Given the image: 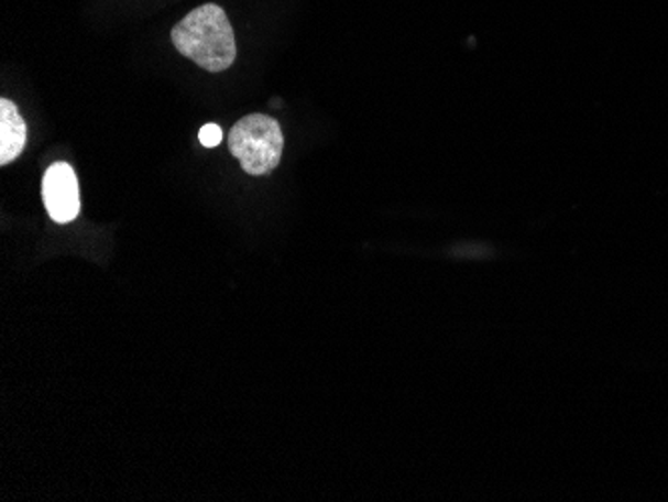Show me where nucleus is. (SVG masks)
Returning a JSON list of instances; mask_svg holds the SVG:
<instances>
[{
    "instance_id": "20e7f679",
    "label": "nucleus",
    "mask_w": 668,
    "mask_h": 502,
    "mask_svg": "<svg viewBox=\"0 0 668 502\" xmlns=\"http://www.w3.org/2000/svg\"><path fill=\"white\" fill-rule=\"evenodd\" d=\"M26 134L29 129L17 105L9 99L0 100V164L19 159L26 146Z\"/></svg>"
},
{
    "instance_id": "f03ea898",
    "label": "nucleus",
    "mask_w": 668,
    "mask_h": 502,
    "mask_svg": "<svg viewBox=\"0 0 668 502\" xmlns=\"http://www.w3.org/2000/svg\"><path fill=\"white\" fill-rule=\"evenodd\" d=\"M229 149L247 175L264 176L281 163L285 137L273 117L254 112L232 127Z\"/></svg>"
},
{
    "instance_id": "7ed1b4c3",
    "label": "nucleus",
    "mask_w": 668,
    "mask_h": 502,
    "mask_svg": "<svg viewBox=\"0 0 668 502\" xmlns=\"http://www.w3.org/2000/svg\"><path fill=\"white\" fill-rule=\"evenodd\" d=\"M44 208L58 225H68L80 212V193L75 168L68 163H55L43 178Z\"/></svg>"
},
{
    "instance_id": "f257e3e1",
    "label": "nucleus",
    "mask_w": 668,
    "mask_h": 502,
    "mask_svg": "<svg viewBox=\"0 0 668 502\" xmlns=\"http://www.w3.org/2000/svg\"><path fill=\"white\" fill-rule=\"evenodd\" d=\"M176 51L209 73H222L237 61V41L227 12L202 4L173 29Z\"/></svg>"
},
{
    "instance_id": "39448f33",
    "label": "nucleus",
    "mask_w": 668,
    "mask_h": 502,
    "mask_svg": "<svg viewBox=\"0 0 668 502\" xmlns=\"http://www.w3.org/2000/svg\"><path fill=\"white\" fill-rule=\"evenodd\" d=\"M198 141L202 142V146L215 149L222 141V129L219 124H205L198 132Z\"/></svg>"
}]
</instances>
